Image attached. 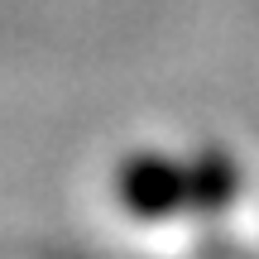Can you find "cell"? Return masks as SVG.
Wrapping results in <instances>:
<instances>
[{"instance_id": "6da1fadb", "label": "cell", "mask_w": 259, "mask_h": 259, "mask_svg": "<svg viewBox=\"0 0 259 259\" xmlns=\"http://www.w3.org/2000/svg\"><path fill=\"white\" fill-rule=\"evenodd\" d=\"M115 202L139 226H158V221H173V216H197L192 158L154 154V149L130 154L115 168Z\"/></svg>"}]
</instances>
